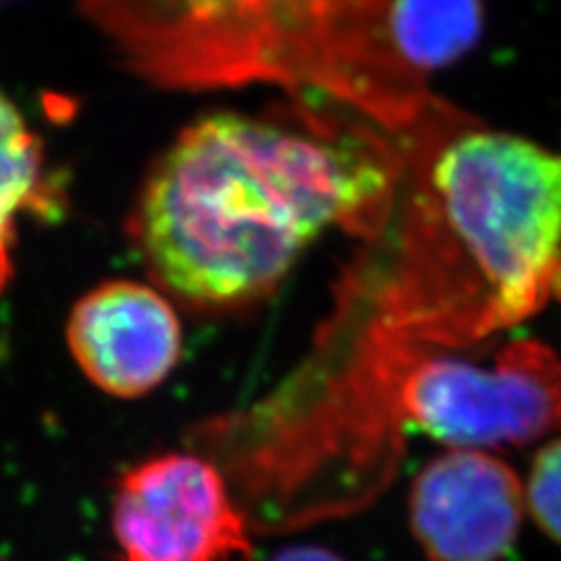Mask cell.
<instances>
[{
  "label": "cell",
  "instance_id": "1",
  "mask_svg": "<svg viewBox=\"0 0 561 561\" xmlns=\"http://www.w3.org/2000/svg\"><path fill=\"white\" fill-rule=\"evenodd\" d=\"M383 187L381 167L356 150L216 113L190 125L150 171L136 239L175 295L237 305L270 293L316 239Z\"/></svg>",
  "mask_w": 561,
  "mask_h": 561
},
{
  "label": "cell",
  "instance_id": "2",
  "mask_svg": "<svg viewBox=\"0 0 561 561\" xmlns=\"http://www.w3.org/2000/svg\"><path fill=\"white\" fill-rule=\"evenodd\" d=\"M561 290V152L507 131L456 134L431 164V280L393 302L391 337L463 346Z\"/></svg>",
  "mask_w": 561,
  "mask_h": 561
},
{
  "label": "cell",
  "instance_id": "3",
  "mask_svg": "<svg viewBox=\"0 0 561 561\" xmlns=\"http://www.w3.org/2000/svg\"><path fill=\"white\" fill-rule=\"evenodd\" d=\"M375 377L402 421L454 449L529 445L561 431V360L536 340L511 342L491 365L389 340Z\"/></svg>",
  "mask_w": 561,
  "mask_h": 561
},
{
  "label": "cell",
  "instance_id": "4",
  "mask_svg": "<svg viewBox=\"0 0 561 561\" xmlns=\"http://www.w3.org/2000/svg\"><path fill=\"white\" fill-rule=\"evenodd\" d=\"M122 561L251 559L249 522L220 470L195 454L169 451L131 466L113 499Z\"/></svg>",
  "mask_w": 561,
  "mask_h": 561
},
{
  "label": "cell",
  "instance_id": "5",
  "mask_svg": "<svg viewBox=\"0 0 561 561\" xmlns=\"http://www.w3.org/2000/svg\"><path fill=\"white\" fill-rule=\"evenodd\" d=\"M524 515L515 470L480 449L435 456L412 486L410 524L431 561H499Z\"/></svg>",
  "mask_w": 561,
  "mask_h": 561
},
{
  "label": "cell",
  "instance_id": "6",
  "mask_svg": "<svg viewBox=\"0 0 561 561\" xmlns=\"http://www.w3.org/2000/svg\"><path fill=\"white\" fill-rule=\"evenodd\" d=\"M66 342L84 377L115 398L154 391L181 360L179 313L136 280H105L76 302Z\"/></svg>",
  "mask_w": 561,
  "mask_h": 561
},
{
  "label": "cell",
  "instance_id": "7",
  "mask_svg": "<svg viewBox=\"0 0 561 561\" xmlns=\"http://www.w3.org/2000/svg\"><path fill=\"white\" fill-rule=\"evenodd\" d=\"M393 55L414 70H437L480 41L482 0H391Z\"/></svg>",
  "mask_w": 561,
  "mask_h": 561
},
{
  "label": "cell",
  "instance_id": "8",
  "mask_svg": "<svg viewBox=\"0 0 561 561\" xmlns=\"http://www.w3.org/2000/svg\"><path fill=\"white\" fill-rule=\"evenodd\" d=\"M45 157L24 113L0 90V288L10 278V249L24 214L43 208Z\"/></svg>",
  "mask_w": 561,
  "mask_h": 561
},
{
  "label": "cell",
  "instance_id": "9",
  "mask_svg": "<svg viewBox=\"0 0 561 561\" xmlns=\"http://www.w3.org/2000/svg\"><path fill=\"white\" fill-rule=\"evenodd\" d=\"M526 501L536 522L561 542V437L536 456Z\"/></svg>",
  "mask_w": 561,
  "mask_h": 561
},
{
  "label": "cell",
  "instance_id": "10",
  "mask_svg": "<svg viewBox=\"0 0 561 561\" xmlns=\"http://www.w3.org/2000/svg\"><path fill=\"white\" fill-rule=\"evenodd\" d=\"M270 561H346V559L319 546H293L276 552Z\"/></svg>",
  "mask_w": 561,
  "mask_h": 561
}]
</instances>
